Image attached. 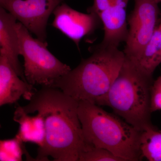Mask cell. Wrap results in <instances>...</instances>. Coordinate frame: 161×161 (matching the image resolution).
Returning a JSON list of instances; mask_svg holds the SVG:
<instances>
[{
  "mask_svg": "<svg viewBox=\"0 0 161 161\" xmlns=\"http://www.w3.org/2000/svg\"><path fill=\"white\" fill-rule=\"evenodd\" d=\"M29 103L22 106L28 114H40L43 119L45 139L39 147L36 161H78L84 147L78 115L79 102L53 87L45 86L35 92Z\"/></svg>",
  "mask_w": 161,
  "mask_h": 161,
  "instance_id": "1",
  "label": "cell"
},
{
  "mask_svg": "<svg viewBox=\"0 0 161 161\" xmlns=\"http://www.w3.org/2000/svg\"><path fill=\"white\" fill-rule=\"evenodd\" d=\"M92 54L78 66L54 81L57 88L78 102L104 106L111 86L125 61V54L118 47H92Z\"/></svg>",
  "mask_w": 161,
  "mask_h": 161,
  "instance_id": "2",
  "label": "cell"
},
{
  "mask_svg": "<svg viewBox=\"0 0 161 161\" xmlns=\"http://www.w3.org/2000/svg\"><path fill=\"white\" fill-rule=\"evenodd\" d=\"M78 115L85 143L103 148L123 161H141L142 132L100 106L79 102Z\"/></svg>",
  "mask_w": 161,
  "mask_h": 161,
  "instance_id": "3",
  "label": "cell"
},
{
  "mask_svg": "<svg viewBox=\"0 0 161 161\" xmlns=\"http://www.w3.org/2000/svg\"><path fill=\"white\" fill-rule=\"evenodd\" d=\"M153 81V77L141 72L125 57L107 94L104 106L109 107L116 115L142 132L153 125L150 110V91Z\"/></svg>",
  "mask_w": 161,
  "mask_h": 161,
  "instance_id": "4",
  "label": "cell"
},
{
  "mask_svg": "<svg viewBox=\"0 0 161 161\" xmlns=\"http://www.w3.org/2000/svg\"><path fill=\"white\" fill-rule=\"evenodd\" d=\"M16 30L19 54L24 59V76L30 84L51 86L55 80L71 69L48 50L45 41L33 37L19 22L17 23Z\"/></svg>",
  "mask_w": 161,
  "mask_h": 161,
  "instance_id": "5",
  "label": "cell"
},
{
  "mask_svg": "<svg viewBox=\"0 0 161 161\" xmlns=\"http://www.w3.org/2000/svg\"><path fill=\"white\" fill-rule=\"evenodd\" d=\"M158 4L155 0H134L133 10L127 18L129 33L123 50L133 61L142 53L157 26Z\"/></svg>",
  "mask_w": 161,
  "mask_h": 161,
  "instance_id": "6",
  "label": "cell"
},
{
  "mask_svg": "<svg viewBox=\"0 0 161 161\" xmlns=\"http://www.w3.org/2000/svg\"><path fill=\"white\" fill-rule=\"evenodd\" d=\"M65 1L0 0V7L9 12L37 38L45 41L48 19L55 9Z\"/></svg>",
  "mask_w": 161,
  "mask_h": 161,
  "instance_id": "7",
  "label": "cell"
},
{
  "mask_svg": "<svg viewBox=\"0 0 161 161\" xmlns=\"http://www.w3.org/2000/svg\"><path fill=\"white\" fill-rule=\"evenodd\" d=\"M53 14V26L71 39L79 49L80 40L94 33L102 24L98 14L80 12L64 3L59 5Z\"/></svg>",
  "mask_w": 161,
  "mask_h": 161,
  "instance_id": "8",
  "label": "cell"
},
{
  "mask_svg": "<svg viewBox=\"0 0 161 161\" xmlns=\"http://www.w3.org/2000/svg\"><path fill=\"white\" fill-rule=\"evenodd\" d=\"M130 0H111L110 6L99 15L103 25L104 36L99 46L118 47L125 42L129 29L126 9Z\"/></svg>",
  "mask_w": 161,
  "mask_h": 161,
  "instance_id": "9",
  "label": "cell"
},
{
  "mask_svg": "<svg viewBox=\"0 0 161 161\" xmlns=\"http://www.w3.org/2000/svg\"><path fill=\"white\" fill-rule=\"evenodd\" d=\"M0 51V107L16 103L22 97L29 101L35 92L33 85L20 78L6 54Z\"/></svg>",
  "mask_w": 161,
  "mask_h": 161,
  "instance_id": "10",
  "label": "cell"
},
{
  "mask_svg": "<svg viewBox=\"0 0 161 161\" xmlns=\"http://www.w3.org/2000/svg\"><path fill=\"white\" fill-rule=\"evenodd\" d=\"M17 21L9 12L0 7V51L6 54L9 63L21 79L27 81L19 60Z\"/></svg>",
  "mask_w": 161,
  "mask_h": 161,
  "instance_id": "11",
  "label": "cell"
},
{
  "mask_svg": "<svg viewBox=\"0 0 161 161\" xmlns=\"http://www.w3.org/2000/svg\"><path fill=\"white\" fill-rule=\"evenodd\" d=\"M13 119L19 125L16 136L23 142L33 143L39 147L43 146L45 139V126L40 114L30 115L23 110L22 106H18L15 111Z\"/></svg>",
  "mask_w": 161,
  "mask_h": 161,
  "instance_id": "12",
  "label": "cell"
},
{
  "mask_svg": "<svg viewBox=\"0 0 161 161\" xmlns=\"http://www.w3.org/2000/svg\"><path fill=\"white\" fill-rule=\"evenodd\" d=\"M131 61L141 72L153 77L154 71L161 64V21L142 53Z\"/></svg>",
  "mask_w": 161,
  "mask_h": 161,
  "instance_id": "13",
  "label": "cell"
},
{
  "mask_svg": "<svg viewBox=\"0 0 161 161\" xmlns=\"http://www.w3.org/2000/svg\"><path fill=\"white\" fill-rule=\"evenodd\" d=\"M140 150L143 158L149 161H161V131L153 125L143 131Z\"/></svg>",
  "mask_w": 161,
  "mask_h": 161,
  "instance_id": "14",
  "label": "cell"
},
{
  "mask_svg": "<svg viewBox=\"0 0 161 161\" xmlns=\"http://www.w3.org/2000/svg\"><path fill=\"white\" fill-rule=\"evenodd\" d=\"M23 143L16 136L11 139L0 140V161H22L23 154L28 160H33Z\"/></svg>",
  "mask_w": 161,
  "mask_h": 161,
  "instance_id": "15",
  "label": "cell"
},
{
  "mask_svg": "<svg viewBox=\"0 0 161 161\" xmlns=\"http://www.w3.org/2000/svg\"><path fill=\"white\" fill-rule=\"evenodd\" d=\"M123 161L108 150L85 143L78 161Z\"/></svg>",
  "mask_w": 161,
  "mask_h": 161,
  "instance_id": "16",
  "label": "cell"
},
{
  "mask_svg": "<svg viewBox=\"0 0 161 161\" xmlns=\"http://www.w3.org/2000/svg\"><path fill=\"white\" fill-rule=\"evenodd\" d=\"M151 113L161 110V75L153 80L150 91Z\"/></svg>",
  "mask_w": 161,
  "mask_h": 161,
  "instance_id": "17",
  "label": "cell"
},
{
  "mask_svg": "<svg viewBox=\"0 0 161 161\" xmlns=\"http://www.w3.org/2000/svg\"><path fill=\"white\" fill-rule=\"evenodd\" d=\"M111 0H94L93 5L87 9L88 13H94L98 16L110 6Z\"/></svg>",
  "mask_w": 161,
  "mask_h": 161,
  "instance_id": "18",
  "label": "cell"
},
{
  "mask_svg": "<svg viewBox=\"0 0 161 161\" xmlns=\"http://www.w3.org/2000/svg\"><path fill=\"white\" fill-rule=\"evenodd\" d=\"M156 2H157L158 3H161V0H155Z\"/></svg>",
  "mask_w": 161,
  "mask_h": 161,
  "instance_id": "19",
  "label": "cell"
},
{
  "mask_svg": "<svg viewBox=\"0 0 161 161\" xmlns=\"http://www.w3.org/2000/svg\"><path fill=\"white\" fill-rule=\"evenodd\" d=\"M0 55H1V51H0Z\"/></svg>",
  "mask_w": 161,
  "mask_h": 161,
  "instance_id": "20",
  "label": "cell"
},
{
  "mask_svg": "<svg viewBox=\"0 0 161 161\" xmlns=\"http://www.w3.org/2000/svg\"><path fill=\"white\" fill-rule=\"evenodd\" d=\"M1 125H0V128H1Z\"/></svg>",
  "mask_w": 161,
  "mask_h": 161,
  "instance_id": "21",
  "label": "cell"
},
{
  "mask_svg": "<svg viewBox=\"0 0 161 161\" xmlns=\"http://www.w3.org/2000/svg\"><path fill=\"white\" fill-rule=\"evenodd\" d=\"M160 21H161V19H160Z\"/></svg>",
  "mask_w": 161,
  "mask_h": 161,
  "instance_id": "22",
  "label": "cell"
}]
</instances>
